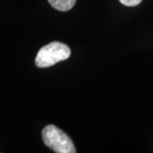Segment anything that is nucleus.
Returning <instances> with one entry per match:
<instances>
[{
	"instance_id": "nucleus-1",
	"label": "nucleus",
	"mask_w": 153,
	"mask_h": 153,
	"mask_svg": "<svg viewBox=\"0 0 153 153\" xmlns=\"http://www.w3.org/2000/svg\"><path fill=\"white\" fill-rule=\"evenodd\" d=\"M71 55V49L65 44L52 42L39 49L36 56L35 63L39 68H45L68 59Z\"/></svg>"
},
{
	"instance_id": "nucleus-2",
	"label": "nucleus",
	"mask_w": 153,
	"mask_h": 153,
	"mask_svg": "<svg viewBox=\"0 0 153 153\" xmlns=\"http://www.w3.org/2000/svg\"><path fill=\"white\" fill-rule=\"evenodd\" d=\"M42 136L44 144L56 153H75L76 148L71 138L55 125L46 126Z\"/></svg>"
},
{
	"instance_id": "nucleus-3",
	"label": "nucleus",
	"mask_w": 153,
	"mask_h": 153,
	"mask_svg": "<svg viewBox=\"0 0 153 153\" xmlns=\"http://www.w3.org/2000/svg\"><path fill=\"white\" fill-rule=\"evenodd\" d=\"M50 5L59 11H68L75 5L76 0H48Z\"/></svg>"
},
{
	"instance_id": "nucleus-4",
	"label": "nucleus",
	"mask_w": 153,
	"mask_h": 153,
	"mask_svg": "<svg viewBox=\"0 0 153 153\" xmlns=\"http://www.w3.org/2000/svg\"><path fill=\"white\" fill-rule=\"evenodd\" d=\"M119 1L123 5L133 7V6H136L139 4H140L142 0H119Z\"/></svg>"
}]
</instances>
